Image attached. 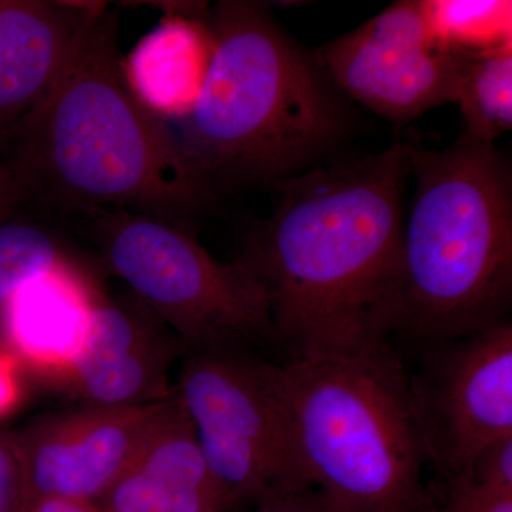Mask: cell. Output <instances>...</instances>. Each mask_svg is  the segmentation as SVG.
I'll use <instances>...</instances> for the list:
<instances>
[{"mask_svg":"<svg viewBox=\"0 0 512 512\" xmlns=\"http://www.w3.org/2000/svg\"><path fill=\"white\" fill-rule=\"evenodd\" d=\"M409 180V141H397L272 187L274 211L249 231L238 262L264 288L289 362L392 342Z\"/></svg>","mask_w":512,"mask_h":512,"instance_id":"1","label":"cell"},{"mask_svg":"<svg viewBox=\"0 0 512 512\" xmlns=\"http://www.w3.org/2000/svg\"><path fill=\"white\" fill-rule=\"evenodd\" d=\"M9 141L6 168L20 198L52 210L138 212L187 229L215 200L174 131L128 82L119 18L106 3Z\"/></svg>","mask_w":512,"mask_h":512,"instance_id":"2","label":"cell"},{"mask_svg":"<svg viewBox=\"0 0 512 512\" xmlns=\"http://www.w3.org/2000/svg\"><path fill=\"white\" fill-rule=\"evenodd\" d=\"M205 22L210 64L175 136L214 197L274 187L335 157L353 116L315 53L265 3L222 0Z\"/></svg>","mask_w":512,"mask_h":512,"instance_id":"3","label":"cell"},{"mask_svg":"<svg viewBox=\"0 0 512 512\" xmlns=\"http://www.w3.org/2000/svg\"><path fill=\"white\" fill-rule=\"evenodd\" d=\"M414 195L404 218L394 335L414 346L463 338L508 319L512 170L495 146L446 150L409 141Z\"/></svg>","mask_w":512,"mask_h":512,"instance_id":"4","label":"cell"},{"mask_svg":"<svg viewBox=\"0 0 512 512\" xmlns=\"http://www.w3.org/2000/svg\"><path fill=\"white\" fill-rule=\"evenodd\" d=\"M306 484L340 512H431L409 369L392 342L276 366Z\"/></svg>","mask_w":512,"mask_h":512,"instance_id":"5","label":"cell"},{"mask_svg":"<svg viewBox=\"0 0 512 512\" xmlns=\"http://www.w3.org/2000/svg\"><path fill=\"white\" fill-rule=\"evenodd\" d=\"M94 239L131 296L185 348L274 340L264 288L245 266L218 261L188 229L130 211L97 214Z\"/></svg>","mask_w":512,"mask_h":512,"instance_id":"6","label":"cell"},{"mask_svg":"<svg viewBox=\"0 0 512 512\" xmlns=\"http://www.w3.org/2000/svg\"><path fill=\"white\" fill-rule=\"evenodd\" d=\"M242 340L185 348L174 392L194 427L232 510L286 488L302 476L279 392L276 366Z\"/></svg>","mask_w":512,"mask_h":512,"instance_id":"7","label":"cell"},{"mask_svg":"<svg viewBox=\"0 0 512 512\" xmlns=\"http://www.w3.org/2000/svg\"><path fill=\"white\" fill-rule=\"evenodd\" d=\"M417 348L409 387L426 463L443 481L467 477L481 448L512 434L511 320Z\"/></svg>","mask_w":512,"mask_h":512,"instance_id":"8","label":"cell"},{"mask_svg":"<svg viewBox=\"0 0 512 512\" xmlns=\"http://www.w3.org/2000/svg\"><path fill=\"white\" fill-rule=\"evenodd\" d=\"M313 53L346 100L400 126L454 103L464 62L434 35L419 0L394 2Z\"/></svg>","mask_w":512,"mask_h":512,"instance_id":"9","label":"cell"},{"mask_svg":"<svg viewBox=\"0 0 512 512\" xmlns=\"http://www.w3.org/2000/svg\"><path fill=\"white\" fill-rule=\"evenodd\" d=\"M173 397L134 407L84 404L39 416L10 433L33 501L99 503L163 419Z\"/></svg>","mask_w":512,"mask_h":512,"instance_id":"10","label":"cell"},{"mask_svg":"<svg viewBox=\"0 0 512 512\" xmlns=\"http://www.w3.org/2000/svg\"><path fill=\"white\" fill-rule=\"evenodd\" d=\"M185 345L134 296L100 293L82 350L53 387L84 404L134 407L174 396L171 367Z\"/></svg>","mask_w":512,"mask_h":512,"instance_id":"11","label":"cell"},{"mask_svg":"<svg viewBox=\"0 0 512 512\" xmlns=\"http://www.w3.org/2000/svg\"><path fill=\"white\" fill-rule=\"evenodd\" d=\"M103 5L0 0V147L49 92Z\"/></svg>","mask_w":512,"mask_h":512,"instance_id":"12","label":"cell"},{"mask_svg":"<svg viewBox=\"0 0 512 512\" xmlns=\"http://www.w3.org/2000/svg\"><path fill=\"white\" fill-rule=\"evenodd\" d=\"M101 512H229L177 396L99 503Z\"/></svg>","mask_w":512,"mask_h":512,"instance_id":"13","label":"cell"},{"mask_svg":"<svg viewBox=\"0 0 512 512\" xmlns=\"http://www.w3.org/2000/svg\"><path fill=\"white\" fill-rule=\"evenodd\" d=\"M100 293L76 264L39 276L0 306V342L53 386L82 350Z\"/></svg>","mask_w":512,"mask_h":512,"instance_id":"14","label":"cell"},{"mask_svg":"<svg viewBox=\"0 0 512 512\" xmlns=\"http://www.w3.org/2000/svg\"><path fill=\"white\" fill-rule=\"evenodd\" d=\"M205 19L168 16L124 62L134 92L161 119H183L200 93L212 53Z\"/></svg>","mask_w":512,"mask_h":512,"instance_id":"15","label":"cell"},{"mask_svg":"<svg viewBox=\"0 0 512 512\" xmlns=\"http://www.w3.org/2000/svg\"><path fill=\"white\" fill-rule=\"evenodd\" d=\"M454 103L464 120L463 140L494 146L512 127V43L464 55Z\"/></svg>","mask_w":512,"mask_h":512,"instance_id":"16","label":"cell"},{"mask_svg":"<svg viewBox=\"0 0 512 512\" xmlns=\"http://www.w3.org/2000/svg\"><path fill=\"white\" fill-rule=\"evenodd\" d=\"M423 3L434 35L453 52L477 55L511 43V2L433 0Z\"/></svg>","mask_w":512,"mask_h":512,"instance_id":"17","label":"cell"},{"mask_svg":"<svg viewBox=\"0 0 512 512\" xmlns=\"http://www.w3.org/2000/svg\"><path fill=\"white\" fill-rule=\"evenodd\" d=\"M74 264L52 232L20 221H0V306L29 282Z\"/></svg>","mask_w":512,"mask_h":512,"instance_id":"18","label":"cell"},{"mask_svg":"<svg viewBox=\"0 0 512 512\" xmlns=\"http://www.w3.org/2000/svg\"><path fill=\"white\" fill-rule=\"evenodd\" d=\"M431 512H512V493L491 490L468 477L444 481V500Z\"/></svg>","mask_w":512,"mask_h":512,"instance_id":"19","label":"cell"},{"mask_svg":"<svg viewBox=\"0 0 512 512\" xmlns=\"http://www.w3.org/2000/svg\"><path fill=\"white\" fill-rule=\"evenodd\" d=\"M33 503L12 434L0 431V512H29Z\"/></svg>","mask_w":512,"mask_h":512,"instance_id":"20","label":"cell"},{"mask_svg":"<svg viewBox=\"0 0 512 512\" xmlns=\"http://www.w3.org/2000/svg\"><path fill=\"white\" fill-rule=\"evenodd\" d=\"M468 478L491 490L512 493V434L481 448L468 470Z\"/></svg>","mask_w":512,"mask_h":512,"instance_id":"21","label":"cell"},{"mask_svg":"<svg viewBox=\"0 0 512 512\" xmlns=\"http://www.w3.org/2000/svg\"><path fill=\"white\" fill-rule=\"evenodd\" d=\"M28 372L18 357L0 342V421L18 412L28 394Z\"/></svg>","mask_w":512,"mask_h":512,"instance_id":"22","label":"cell"},{"mask_svg":"<svg viewBox=\"0 0 512 512\" xmlns=\"http://www.w3.org/2000/svg\"><path fill=\"white\" fill-rule=\"evenodd\" d=\"M255 505L256 512H340L313 487L275 491Z\"/></svg>","mask_w":512,"mask_h":512,"instance_id":"23","label":"cell"},{"mask_svg":"<svg viewBox=\"0 0 512 512\" xmlns=\"http://www.w3.org/2000/svg\"><path fill=\"white\" fill-rule=\"evenodd\" d=\"M29 512H101L99 505L89 501L66 500V498H43L30 507Z\"/></svg>","mask_w":512,"mask_h":512,"instance_id":"24","label":"cell"},{"mask_svg":"<svg viewBox=\"0 0 512 512\" xmlns=\"http://www.w3.org/2000/svg\"><path fill=\"white\" fill-rule=\"evenodd\" d=\"M19 201L22 198L15 184L0 185V221L8 220Z\"/></svg>","mask_w":512,"mask_h":512,"instance_id":"25","label":"cell"},{"mask_svg":"<svg viewBox=\"0 0 512 512\" xmlns=\"http://www.w3.org/2000/svg\"><path fill=\"white\" fill-rule=\"evenodd\" d=\"M13 183L12 177H10L8 168L5 164L0 163V185Z\"/></svg>","mask_w":512,"mask_h":512,"instance_id":"26","label":"cell"},{"mask_svg":"<svg viewBox=\"0 0 512 512\" xmlns=\"http://www.w3.org/2000/svg\"><path fill=\"white\" fill-rule=\"evenodd\" d=\"M3 185H6V184H3Z\"/></svg>","mask_w":512,"mask_h":512,"instance_id":"27","label":"cell"}]
</instances>
